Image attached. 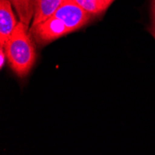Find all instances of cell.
Listing matches in <instances>:
<instances>
[{"mask_svg":"<svg viewBox=\"0 0 155 155\" xmlns=\"http://www.w3.org/2000/svg\"><path fill=\"white\" fill-rule=\"evenodd\" d=\"M74 1L91 16L100 15L108 8L101 0H74Z\"/></svg>","mask_w":155,"mask_h":155,"instance_id":"obj_7","label":"cell"},{"mask_svg":"<svg viewBox=\"0 0 155 155\" xmlns=\"http://www.w3.org/2000/svg\"><path fill=\"white\" fill-rule=\"evenodd\" d=\"M30 34L37 44L45 45L70 33L61 20L52 16L35 26H31Z\"/></svg>","mask_w":155,"mask_h":155,"instance_id":"obj_2","label":"cell"},{"mask_svg":"<svg viewBox=\"0 0 155 155\" xmlns=\"http://www.w3.org/2000/svg\"><path fill=\"white\" fill-rule=\"evenodd\" d=\"M0 57H1V61H0V66H1V69L4 67L5 65V60L7 59V56L5 53V50L3 48H0Z\"/></svg>","mask_w":155,"mask_h":155,"instance_id":"obj_9","label":"cell"},{"mask_svg":"<svg viewBox=\"0 0 155 155\" xmlns=\"http://www.w3.org/2000/svg\"><path fill=\"white\" fill-rule=\"evenodd\" d=\"M53 16L63 21L69 33H72L83 27L89 21L92 17L74 0H66Z\"/></svg>","mask_w":155,"mask_h":155,"instance_id":"obj_3","label":"cell"},{"mask_svg":"<svg viewBox=\"0 0 155 155\" xmlns=\"http://www.w3.org/2000/svg\"><path fill=\"white\" fill-rule=\"evenodd\" d=\"M101 1L105 4V6L107 7V8H109V6L114 2V0H101Z\"/></svg>","mask_w":155,"mask_h":155,"instance_id":"obj_10","label":"cell"},{"mask_svg":"<svg viewBox=\"0 0 155 155\" xmlns=\"http://www.w3.org/2000/svg\"><path fill=\"white\" fill-rule=\"evenodd\" d=\"M8 1L15 8L20 21L29 26L34 18L35 0H8Z\"/></svg>","mask_w":155,"mask_h":155,"instance_id":"obj_6","label":"cell"},{"mask_svg":"<svg viewBox=\"0 0 155 155\" xmlns=\"http://www.w3.org/2000/svg\"><path fill=\"white\" fill-rule=\"evenodd\" d=\"M12 71L20 77L26 76L35 62V48L29 26L19 21L11 37L3 48Z\"/></svg>","mask_w":155,"mask_h":155,"instance_id":"obj_1","label":"cell"},{"mask_svg":"<svg viewBox=\"0 0 155 155\" xmlns=\"http://www.w3.org/2000/svg\"><path fill=\"white\" fill-rule=\"evenodd\" d=\"M66 0H35L32 26H35L52 17Z\"/></svg>","mask_w":155,"mask_h":155,"instance_id":"obj_5","label":"cell"},{"mask_svg":"<svg viewBox=\"0 0 155 155\" xmlns=\"http://www.w3.org/2000/svg\"><path fill=\"white\" fill-rule=\"evenodd\" d=\"M18 24L12 5L8 0H0V46L4 48Z\"/></svg>","mask_w":155,"mask_h":155,"instance_id":"obj_4","label":"cell"},{"mask_svg":"<svg viewBox=\"0 0 155 155\" xmlns=\"http://www.w3.org/2000/svg\"><path fill=\"white\" fill-rule=\"evenodd\" d=\"M151 25L150 28V32L155 39V0H151Z\"/></svg>","mask_w":155,"mask_h":155,"instance_id":"obj_8","label":"cell"}]
</instances>
